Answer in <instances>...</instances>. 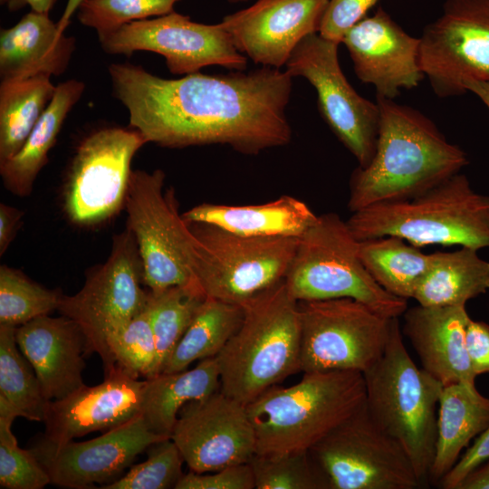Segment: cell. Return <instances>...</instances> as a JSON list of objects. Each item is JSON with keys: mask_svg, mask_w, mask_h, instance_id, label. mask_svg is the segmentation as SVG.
<instances>
[{"mask_svg": "<svg viewBox=\"0 0 489 489\" xmlns=\"http://www.w3.org/2000/svg\"><path fill=\"white\" fill-rule=\"evenodd\" d=\"M298 303L302 372L363 373L382 357L394 318L350 298Z\"/></svg>", "mask_w": 489, "mask_h": 489, "instance_id": "12", "label": "cell"}, {"mask_svg": "<svg viewBox=\"0 0 489 489\" xmlns=\"http://www.w3.org/2000/svg\"><path fill=\"white\" fill-rule=\"evenodd\" d=\"M62 293L32 281L18 269L0 266V324L18 327L58 310Z\"/></svg>", "mask_w": 489, "mask_h": 489, "instance_id": "36", "label": "cell"}, {"mask_svg": "<svg viewBox=\"0 0 489 489\" xmlns=\"http://www.w3.org/2000/svg\"><path fill=\"white\" fill-rule=\"evenodd\" d=\"M489 459V426L468 447L452 469L438 483L444 489H455L463 478Z\"/></svg>", "mask_w": 489, "mask_h": 489, "instance_id": "43", "label": "cell"}, {"mask_svg": "<svg viewBox=\"0 0 489 489\" xmlns=\"http://www.w3.org/2000/svg\"><path fill=\"white\" fill-rule=\"evenodd\" d=\"M329 0H257L220 24L254 63L280 69L298 43L319 33Z\"/></svg>", "mask_w": 489, "mask_h": 489, "instance_id": "19", "label": "cell"}, {"mask_svg": "<svg viewBox=\"0 0 489 489\" xmlns=\"http://www.w3.org/2000/svg\"><path fill=\"white\" fill-rule=\"evenodd\" d=\"M75 49V38L60 32L49 14L31 10L14 26L1 29V82L39 74L60 76Z\"/></svg>", "mask_w": 489, "mask_h": 489, "instance_id": "24", "label": "cell"}, {"mask_svg": "<svg viewBox=\"0 0 489 489\" xmlns=\"http://www.w3.org/2000/svg\"><path fill=\"white\" fill-rule=\"evenodd\" d=\"M104 376L97 386L83 385L49 402L43 421L46 439L66 443L91 432H106L141 414L145 379H133L118 369Z\"/></svg>", "mask_w": 489, "mask_h": 489, "instance_id": "21", "label": "cell"}, {"mask_svg": "<svg viewBox=\"0 0 489 489\" xmlns=\"http://www.w3.org/2000/svg\"><path fill=\"white\" fill-rule=\"evenodd\" d=\"M248 463L254 489H323L308 451L254 454Z\"/></svg>", "mask_w": 489, "mask_h": 489, "instance_id": "39", "label": "cell"}, {"mask_svg": "<svg viewBox=\"0 0 489 489\" xmlns=\"http://www.w3.org/2000/svg\"><path fill=\"white\" fill-rule=\"evenodd\" d=\"M176 489H254L249 463L229 465L205 475L191 471L184 474Z\"/></svg>", "mask_w": 489, "mask_h": 489, "instance_id": "42", "label": "cell"}, {"mask_svg": "<svg viewBox=\"0 0 489 489\" xmlns=\"http://www.w3.org/2000/svg\"><path fill=\"white\" fill-rule=\"evenodd\" d=\"M242 322L216 357L220 390L246 406L301 371L299 303L281 281L242 304Z\"/></svg>", "mask_w": 489, "mask_h": 489, "instance_id": "3", "label": "cell"}, {"mask_svg": "<svg viewBox=\"0 0 489 489\" xmlns=\"http://www.w3.org/2000/svg\"><path fill=\"white\" fill-rule=\"evenodd\" d=\"M56 85L39 74L0 83V163L24 145L51 102Z\"/></svg>", "mask_w": 489, "mask_h": 489, "instance_id": "32", "label": "cell"}, {"mask_svg": "<svg viewBox=\"0 0 489 489\" xmlns=\"http://www.w3.org/2000/svg\"><path fill=\"white\" fill-rule=\"evenodd\" d=\"M466 348L476 377L489 372V324L470 319L466 328Z\"/></svg>", "mask_w": 489, "mask_h": 489, "instance_id": "44", "label": "cell"}, {"mask_svg": "<svg viewBox=\"0 0 489 489\" xmlns=\"http://www.w3.org/2000/svg\"><path fill=\"white\" fill-rule=\"evenodd\" d=\"M359 256L379 285L406 300L413 298L431 257L422 253L419 247L395 235L360 240Z\"/></svg>", "mask_w": 489, "mask_h": 489, "instance_id": "30", "label": "cell"}, {"mask_svg": "<svg viewBox=\"0 0 489 489\" xmlns=\"http://www.w3.org/2000/svg\"><path fill=\"white\" fill-rule=\"evenodd\" d=\"M346 222L358 240L395 235L417 247L489 248V196L460 172L413 197L352 212Z\"/></svg>", "mask_w": 489, "mask_h": 489, "instance_id": "5", "label": "cell"}, {"mask_svg": "<svg viewBox=\"0 0 489 489\" xmlns=\"http://www.w3.org/2000/svg\"><path fill=\"white\" fill-rule=\"evenodd\" d=\"M146 143L130 126L98 128L78 142L62 187L63 211L71 223L95 226L124 207L131 161Z\"/></svg>", "mask_w": 489, "mask_h": 489, "instance_id": "11", "label": "cell"}, {"mask_svg": "<svg viewBox=\"0 0 489 489\" xmlns=\"http://www.w3.org/2000/svg\"><path fill=\"white\" fill-rule=\"evenodd\" d=\"M143 284L140 256L134 236L127 227L114 235L106 262L86 275L82 289L62 295L58 311L74 321L86 340V355L98 353L108 360L109 336L140 313L149 291Z\"/></svg>", "mask_w": 489, "mask_h": 489, "instance_id": "13", "label": "cell"}, {"mask_svg": "<svg viewBox=\"0 0 489 489\" xmlns=\"http://www.w3.org/2000/svg\"><path fill=\"white\" fill-rule=\"evenodd\" d=\"M165 177L161 169L132 170L127 191V227L138 246L143 284L150 291L170 286L202 291L194 273L196 238L178 212L173 188L164 190Z\"/></svg>", "mask_w": 489, "mask_h": 489, "instance_id": "8", "label": "cell"}, {"mask_svg": "<svg viewBox=\"0 0 489 489\" xmlns=\"http://www.w3.org/2000/svg\"><path fill=\"white\" fill-rule=\"evenodd\" d=\"M169 438L155 434L139 414L125 424L83 442L56 444L43 436L29 448L50 476L62 488H93L120 475L151 445Z\"/></svg>", "mask_w": 489, "mask_h": 489, "instance_id": "18", "label": "cell"}, {"mask_svg": "<svg viewBox=\"0 0 489 489\" xmlns=\"http://www.w3.org/2000/svg\"><path fill=\"white\" fill-rule=\"evenodd\" d=\"M16 327L0 324V400L18 417L44 421L48 404L36 373L20 350Z\"/></svg>", "mask_w": 489, "mask_h": 489, "instance_id": "33", "label": "cell"}, {"mask_svg": "<svg viewBox=\"0 0 489 489\" xmlns=\"http://www.w3.org/2000/svg\"><path fill=\"white\" fill-rule=\"evenodd\" d=\"M98 39L109 54L129 56L137 51L160 54L168 71L177 75L198 72L209 65L234 71L247 66V57L235 48L220 23H197L174 11L129 23Z\"/></svg>", "mask_w": 489, "mask_h": 489, "instance_id": "16", "label": "cell"}, {"mask_svg": "<svg viewBox=\"0 0 489 489\" xmlns=\"http://www.w3.org/2000/svg\"><path fill=\"white\" fill-rule=\"evenodd\" d=\"M359 242L337 214L318 216L298 238L283 279L291 296L297 302L350 298L385 317L402 316L408 300L375 282L360 259Z\"/></svg>", "mask_w": 489, "mask_h": 489, "instance_id": "7", "label": "cell"}, {"mask_svg": "<svg viewBox=\"0 0 489 489\" xmlns=\"http://www.w3.org/2000/svg\"><path fill=\"white\" fill-rule=\"evenodd\" d=\"M323 489H416L421 486L402 446L365 404L308 450Z\"/></svg>", "mask_w": 489, "mask_h": 489, "instance_id": "10", "label": "cell"}, {"mask_svg": "<svg viewBox=\"0 0 489 489\" xmlns=\"http://www.w3.org/2000/svg\"><path fill=\"white\" fill-rule=\"evenodd\" d=\"M18 417L0 401V486L5 489H42L51 484L45 469L30 449L18 446L12 423Z\"/></svg>", "mask_w": 489, "mask_h": 489, "instance_id": "37", "label": "cell"}, {"mask_svg": "<svg viewBox=\"0 0 489 489\" xmlns=\"http://www.w3.org/2000/svg\"><path fill=\"white\" fill-rule=\"evenodd\" d=\"M82 1L83 0H67L63 13L57 22L60 32L64 33L65 29L70 24L72 14L77 11Z\"/></svg>", "mask_w": 489, "mask_h": 489, "instance_id": "49", "label": "cell"}, {"mask_svg": "<svg viewBox=\"0 0 489 489\" xmlns=\"http://www.w3.org/2000/svg\"><path fill=\"white\" fill-rule=\"evenodd\" d=\"M363 376L369 415L402 445L420 484H427L444 386L413 361L403 342L398 318L393 319L382 357Z\"/></svg>", "mask_w": 489, "mask_h": 489, "instance_id": "6", "label": "cell"}, {"mask_svg": "<svg viewBox=\"0 0 489 489\" xmlns=\"http://www.w3.org/2000/svg\"><path fill=\"white\" fill-rule=\"evenodd\" d=\"M84 90V82L74 79L56 85L51 102L22 148L12 158L0 163V175L8 191L22 197L31 194L67 116Z\"/></svg>", "mask_w": 489, "mask_h": 489, "instance_id": "26", "label": "cell"}, {"mask_svg": "<svg viewBox=\"0 0 489 489\" xmlns=\"http://www.w3.org/2000/svg\"><path fill=\"white\" fill-rule=\"evenodd\" d=\"M108 72L113 96L129 111V126L148 143L171 149L222 144L257 155L292 139L286 108L292 77L286 71L262 66L164 79L124 62L111 63Z\"/></svg>", "mask_w": 489, "mask_h": 489, "instance_id": "1", "label": "cell"}, {"mask_svg": "<svg viewBox=\"0 0 489 489\" xmlns=\"http://www.w3.org/2000/svg\"><path fill=\"white\" fill-rule=\"evenodd\" d=\"M341 43L358 79L373 85L378 96L394 100L425 78L419 38L408 34L382 7L351 27Z\"/></svg>", "mask_w": 489, "mask_h": 489, "instance_id": "20", "label": "cell"}, {"mask_svg": "<svg viewBox=\"0 0 489 489\" xmlns=\"http://www.w3.org/2000/svg\"><path fill=\"white\" fill-rule=\"evenodd\" d=\"M149 457L133 465L122 477L101 488L103 489H168L176 488L183 476V455L176 443L166 438L148 448Z\"/></svg>", "mask_w": 489, "mask_h": 489, "instance_id": "40", "label": "cell"}, {"mask_svg": "<svg viewBox=\"0 0 489 489\" xmlns=\"http://www.w3.org/2000/svg\"><path fill=\"white\" fill-rule=\"evenodd\" d=\"M455 489H489V459L467 474Z\"/></svg>", "mask_w": 489, "mask_h": 489, "instance_id": "46", "label": "cell"}, {"mask_svg": "<svg viewBox=\"0 0 489 489\" xmlns=\"http://www.w3.org/2000/svg\"><path fill=\"white\" fill-rule=\"evenodd\" d=\"M229 3L231 4H235V3H240V2H244V1H247V0H227Z\"/></svg>", "mask_w": 489, "mask_h": 489, "instance_id": "50", "label": "cell"}, {"mask_svg": "<svg viewBox=\"0 0 489 489\" xmlns=\"http://www.w3.org/2000/svg\"><path fill=\"white\" fill-rule=\"evenodd\" d=\"M195 235L194 273L206 297L242 305L283 281L297 237H256L206 224H188Z\"/></svg>", "mask_w": 489, "mask_h": 489, "instance_id": "9", "label": "cell"}, {"mask_svg": "<svg viewBox=\"0 0 489 489\" xmlns=\"http://www.w3.org/2000/svg\"><path fill=\"white\" fill-rule=\"evenodd\" d=\"M379 125L374 155L352 172L349 210L413 197L459 173L465 152L450 143L433 120L394 100L376 98Z\"/></svg>", "mask_w": 489, "mask_h": 489, "instance_id": "2", "label": "cell"}, {"mask_svg": "<svg viewBox=\"0 0 489 489\" xmlns=\"http://www.w3.org/2000/svg\"><path fill=\"white\" fill-rule=\"evenodd\" d=\"M56 0H7L6 5L11 12L29 5L33 11L49 14Z\"/></svg>", "mask_w": 489, "mask_h": 489, "instance_id": "47", "label": "cell"}, {"mask_svg": "<svg viewBox=\"0 0 489 489\" xmlns=\"http://www.w3.org/2000/svg\"><path fill=\"white\" fill-rule=\"evenodd\" d=\"M379 0H329L319 34L325 39L341 43L346 33L366 17Z\"/></svg>", "mask_w": 489, "mask_h": 489, "instance_id": "41", "label": "cell"}, {"mask_svg": "<svg viewBox=\"0 0 489 489\" xmlns=\"http://www.w3.org/2000/svg\"><path fill=\"white\" fill-rule=\"evenodd\" d=\"M107 349L104 374L114 369L136 379L158 374L157 347L147 308L109 336Z\"/></svg>", "mask_w": 489, "mask_h": 489, "instance_id": "35", "label": "cell"}, {"mask_svg": "<svg viewBox=\"0 0 489 489\" xmlns=\"http://www.w3.org/2000/svg\"><path fill=\"white\" fill-rule=\"evenodd\" d=\"M15 340L47 399H61L85 385L86 340L72 319L49 314L37 317L16 327Z\"/></svg>", "mask_w": 489, "mask_h": 489, "instance_id": "23", "label": "cell"}, {"mask_svg": "<svg viewBox=\"0 0 489 489\" xmlns=\"http://www.w3.org/2000/svg\"><path fill=\"white\" fill-rule=\"evenodd\" d=\"M466 91L475 94L489 110V82L480 80H468L464 83Z\"/></svg>", "mask_w": 489, "mask_h": 489, "instance_id": "48", "label": "cell"}, {"mask_svg": "<svg viewBox=\"0 0 489 489\" xmlns=\"http://www.w3.org/2000/svg\"><path fill=\"white\" fill-rule=\"evenodd\" d=\"M220 389L216 357L207 358L192 369L159 373L145 379L141 415L155 434L171 437L181 408Z\"/></svg>", "mask_w": 489, "mask_h": 489, "instance_id": "28", "label": "cell"}, {"mask_svg": "<svg viewBox=\"0 0 489 489\" xmlns=\"http://www.w3.org/2000/svg\"><path fill=\"white\" fill-rule=\"evenodd\" d=\"M419 40L420 66L437 97L466 93L468 80L489 82V0H446Z\"/></svg>", "mask_w": 489, "mask_h": 489, "instance_id": "15", "label": "cell"}, {"mask_svg": "<svg viewBox=\"0 0 489 489\" xmlns=\"http://www.w3.org/2000/svg\"><path fill=\"white\" fill-rule=\"evenodd\" d=\"M24 213L14 206L0 204V255H3L18 230Z\"/></svg>", "mask_w": 489, "mask_h": 489, "instance_id": "45", "label": "cell"}, {"mask_svg": "<svg viewBox=\"0 0 489 489\" xmlns=\"http://www.w3.org/2000/svg\"><path fill=\"white\" fill-rule=\"evenodd\" d=\"M243 317L242 305L206 297L161 373L178 372L197 360L216 357L239 328Z\"/></svg>", "mask_w": 489, "mask_h": 489, "instance_id": "31", "label": "cell"}, {"mask_svg": "<svg viewBox=\"0 0 489 489\" xmlns=\"http://www.w3.org/2000/svg\"><path fill=\"white\" fill-rule=\"evenodd\" d=\"M339 44L319 33L309 34L292 53L285 71L313 86L322 119L363 168L375 152L379 109L377 102L360 96L348 82L339 62Z\"/></svg>", "mask_w": 489, "mask_h": 489, "instance_id": "14", "label": "cell"}, {"mask_svg": "<svg viewBox=\"0 0 489 489\" xmlns=\"http://www.w3.org/2000/svg\"><path fill=\"white\" fill-rule=\"evenodd\" d=\"M401 332L408 339L422 369L444 387L463 383L475 387L466 348L470 317L465 305L408 308Z\"/></svg>", "mask_w": 489, "mask_h": 489, "instance_id": "22", "label": "cell"}, {"mask_svg": "<svg viewBox=\"0 0 489 489\" xmlns=\"http://www.w3.org/2000/svg\"><path fill=\"white\" fill-rule=\"evenodd\" d=\"M7 0H0L1 5L6 4Z\"/></svg>", "mask_w": 489, "mask_h": 489, "instance_id": "51", "label": "cell"}, {"mask_svg": "<svg viewBox=\"0 0 489 489\" xmlns=\"http://www.w3.org/2000/svg\"><path fill=\"white\" fill-rule=\"evenodd\" d=\"M362 372H303L296 384L274 385L246 405L255 454L308 451L365 404Z\"/></svg>", "mask_w": 489, "mask_h": 489, "instance_id": "4", "label": "cell"}, {"mask_svg": "<svg viewBox=\"0 0 489 489\" xmlns=\"http://www.w3.org/2000/svg\"><path fill=\"white\" fill-rule=\"evenodd\" d=\"M206 297L201 290L191 287L149 290L146 308L157 347L158 374Z\"/></svg>", "mask_w": 489, "mask_h": 489, "instance_id": "34", "label": "cell"}, {"mask_svg": "<svg viewBox=\"0 0 489 489\" xmlns=\"http://www.w3.org/2000/svg\"><path fill=\"white\" fill-rule=\"evenodd\" d=\"M478 250L460 246L452 252L430 254L428 269L413 298L423 306L465 305L489 290V262Z\"/></svg>", "mask_w": 489, "mask_h": 489, "instance_id": "29", "label": "cell"}, {"mask_svg": "<svg viewBox=\"0 0 489 489\" xmlns=\"http://www.w3.org/2000/svg\"><path fill=\"white\" fill-rule=\"evenodd\" d=\"M489 426V398L475 387L455 383L443 387L429 480L439 483L459 459L464 448Z\"/></svg>", "mask_w": 489, "mask_h": 489, "instance_id": "27", "label": "cell"}, {"mask_svg": "<svg viewBox=\"0 0 489 489\" xmlns=\"http://www.w3.org/2000/svg\"><path fill=\"white\" fill-rule=\"evenodd\" d=\"M182 216L187 224H206L240 235L299 238L318 216L303 201L284 195L259 205L204 203Z\"/></svg>", "mask_w": 489, "mask_h": 489, "instance_id": "25", "label": "cell"}, {"mask_svg": "<svg viewBox=\"0 0 489 489\" xmlns=\"http://www.w3.org/2000/svg\"><path fill=\"white\" fill-rule=\"evenodd\" d=\"M179 0H83L77 9L79 22L96 31L98 38L132 22L169 14Z\"/></svg>", "mask_w": 489, "mask_h": 489, "instance_id": "38", "label": "cell"}, {"mask_svg": "<svg viewBox=\"0 0 489 489\" xmlns=\"http://www.w3.org/2000/svg\"><path fill=\"white\" fill-rule=\"evenodd\" d=\"M171 439L189 469L199 474L248 463L256 451L246 406L220 389L181 408Z\"/></svg>", "mask_w": 489, "mask_h": 489, "instance_id": "17", "label": "cell"}]
</instances>
